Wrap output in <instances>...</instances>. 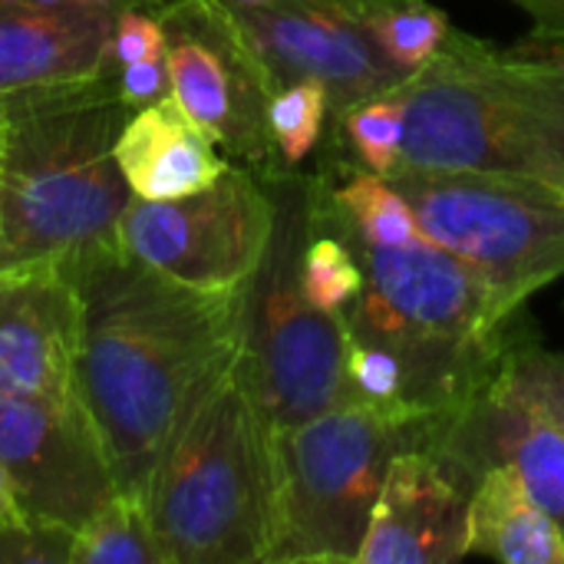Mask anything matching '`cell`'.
<instances>
[{
	"instance_id": "cell-1",
	"label": "cell",
	"mask_w": 564,
	"mask_h": 564,
	"mask_svg": "<svg viewBox=\"0 0 564 564\" xmlns=\"http://www.w3.org/2000/svg\"><path fill=\"white\" fill-rule=\"evenodd\" d=\"M66 264L79 294L76 400L102 440L116 489L145 502L165 449L241 350L245 284H182L119 241Z\"/></svg>"
},
{
	"instance_id": "cell-2",
	"label": "cell",
	"mask_w": 564,
	"mask_h": 564,
	"mask_svg": "<svg viewBox=\"0 0 564 564\" xmlns=\"http://www.w3.org/2000/svg\"><path fill=\"white\" fill-rule=\"evenodd\" d=\"M129 116L116 73L0 112V268L73 261L116 241L132 202L116 162Z\"/></svg>"
},
{
	"instance_id": "cell-3",
	"label": "cell",
	"mask_w": 564,
	"mask_h": 564,
	"mask_svg": "<svg viewBox=\"0 0 564 564\" xmlns=\"http://www.w3.org/2000/svg\"><path fill=\"white\" fill-rule=\"evenodd\" d=\"M397 93L406 109L400 169L499 172L564 188V50H506L453 26Z\"/></svg>"
},
{
	"instance_id": "cell-4",
	"label": "cell",
	"mask_w": 564,
	"mask_h": 564,
	"mask_svg": "<svg viewBox=\"0 0 564 564\" xmlns=\"http://www.w3.org/2000/svg\"><path fill=\"white\" fill-rule=\"evenodd\" d=\"M278 506V426L241 357L165 449L145 509L165 564H264Z\"/></svg>"
},
{
	"instance_id": "cell-5",
	"label": "cell",
	"mask_w": 564,
	"mask_h": 564,
	"mask_svg": "<svg viewBox=\"0 0 564 564\" xmlns=\"http://www.w3.org/2000/svg\"><path fill=\"white\" fill-rule=\"evenodd\" d=\"M354 245L364 291L344 317L347 334L387 347L403 364L410 403L426 420L482 393L522 311L509 317L463 261L430 241L370 248L354 238Z\"/></svg>"
},
{
	"instance_id": "cell-6",
	"label": "cell",
	"mask_w": 564,
	"mask_h": 564,
	"mask_svg": "<svg viewBox=\"0 0 564 564\" xmlns=\"http://www.w3.org/2000/svg\"><path fill=\"white\" fill-rule=\"evenodd\" d=\"M264 182L274 195V228L245 281L238 357L271 423L288 430L347 400V327L314 307L301 284L304 248L317 221V175L278 169Z\"/></svg>"
},
{
	"instance_id": "cell-7",
	"label": "cell",
	"mask_w": 564,
	"mask_h": 564,
	"mask_svg": "<svg viewBox=\"0 0 564 564\" xmlns=\"http://www.w3.org/2000/svg\"><path fill=\"white\" fill-rule=\"evenodd\" d=\"M430 423L340 403L278 430V506L264 564H357L393 456L423 446Z\"/></svg>"
},
{
	"instance_id": "cell-8",
	"label": "cell",
	"mask_w": 564,
	"mask_h": 564,
	"mask_svg": "<svg viewBox=\"0 0 564 564\" xmlns=\"http://www.w3.org/2000/svg\"><path fill=\"white\" fill-rule=\"evenodd\" d=\"M423 238L463 261L516 317L532 294L564 274V188L499 172L400 169Z\"/></svg>"
},
{
	"instance_id": "cell-9",
	"label": "cell",
	"mask_w": 564,
	"mask_h": 564,
	"mask_svg": "<svg viewBox=\"0 0 564 564\" xmlns=\"http://www.w3.org/2000/svg\"><path fill=\"white\" fill-rule=\"evenodd\" d=\"M274 195L248 165L182 198H132L116 241L149 268L205 291L241 288L271 238Z\"/></svg>"
},
{
	"instance_id": "cell-10",
	"label": "cell",
	"mask_w": 564,
	"mask_h": 564,
	"mask_svg": "<svg viewBox=\"0 0 564 564\" xmlns=\"http://www.w3.org/2000/svg\"><path fill=\"white\" fill-rule=\"evenodd\" d=\"M172 96L221 152L278 172L281 159L268 126L274 83L218 0H159Z\"/></svg>"
},
{
	"instance_id": "cell-11",
	"label": "cell",
	"mask_w": 564,
	"mask_h": 564,
	"mask_svg": "<svg viewBox=\"0 0 564 564\" xmlns=\"http://www.w3.org/2000/svg\"><path fill=\"white\" fill-rule=\"evenodd\" d=\"M0 466L26 519L69 532L119 492L102 440L79 400L0 387Z\"/></svg>"
},
{
	"instance_id": "cell-12",
	"label": "cell",
	"mask_w": 564,
	"mask_h": 564,
	"mask_svg": "<svg viewBox=\"0 0 564 564\" xmlns=\"http://www.w3.org/2000/svg\"><path fill=\"white\" fill-rule=\"evenodd\" d=\"M248 46L264 63L274 89L291 79H317L330 96V126L360 99L397 89V69L360 23L354 0H274L241 7L218 0Z\"/></svg>"
},
{
	"instance_id": "cell-13",
	"label": "cell",
	"mask_w": 564,
	"mask_h": 564,
	"mask_svg": "<svg viewBox=\"0 0 564 564\" xmlns=\"http://www.w3.org/2000/svg\"><path fill=\"white\" fill-rule=\"evenodd\" d=\"M473 482L426 446L393 456L357 564H453L466 555Z\"/></svg>"
},
{
	"instance_id": "cell-14",
	"label": "cell",
	"mask_w": 564,
	"mask_h": 564,
	"mask_svg": "<svg viewBox=\"0 0 564 564\" xmlns=\"http://www.w3.org/2000/svg\"><path fill=\"white\" fill-rule=\"evenodd\" d=\"M423 446L473 486L489 466H509L564 532V433L492 380L459 410L436 416Z\"/></svg>"
},
{
	"instance_id": "cell-15",
	"label": "cell",
	"mask_w": 564,
	"mask_h": 564,
	"mask_svg": "<svg viewBox=\"0 0 564 564\" xmlns=\"http://www.w3.org/2000/svg\"><path fill=\"white\" fill-rule=\"evenodd\" d=\"M79 294L66 261L0 268V387L76 400Z\"/></svg>"
},
{
	"instance_id": "cell-16",
	"label": "cell",
	"mask_w": 564,
	"mask_h": 564,
	"mask_svg": "<svg viewBox=\"0 0 564 564\" xmlns=\"http://www.w3.org/2000/svg\"><path fill=\"white\" fill-rule=\"evenodd\" d=\"M112 23L116 3L0 0V112L112 73Z\"/></svg>"
},
{
	"instance_id": "cell-17",
	"label": "cell",
	"mask_w": 564,
	"mask_h": 564,
	"mask_svg": "<svg viewBox=\"0 0 564 564\" xmlns=\"http://www.w3.org/2000/svg\"><path fill=\"white\" fill-rule=\"evenodd\" d=\"M116 162L132 198H182L208 188L231 165L172 93L126 119Z\"/></svg>"
},
{
	"instance_id": "cell-18",
	"label": "cell",
	"mask_w": 564,
	"mask_h": 564,
	"mask_svg": "<svg viewBox=\"0 0 564 564\" xmlns=\"http://www.w3.org/2000/svg\"><path fill=\"white\" fill-rule=\"evenodd\" d=\"M466 555L506 564H564V532L509 466H489L469 499Z\"/></svg>"
},
{
	"instance_id": "cell-19",
	"label": "cell",
	"mask_w": 564,
	"mask_h": 564,
	"mask_svg": "<svg viewBox=\"0 0 564 564\" xmlns=\"http://www.w3.org/2000/svg\"><path fill=\"white\" fill-rule=\"evenodd\" d=\"M330 162L340 165L337 155H330ZM340 169L344 175L337 169L327 172L324 165L317 172L324 188V205L360 245L410 248L426 241L413 205L393 185L390 175H377L360 165H340Z\"/></svg>"
},
{
	"instance_id": "cell-20",
	"label": "cell",
	"mask_w": 564,
	"mask_h": 564,
	"mask_svg": "<svg viewBox=\"0 0 564 564\" xmlns=\"http://www.w3.org/2000/svg\"><path fill=\"white\" fill-rule=\"evenodd\" d=\"M317 175V172H314ZM301 284L314 307H321L330 317H347L354 301L364 291V261L354 245V238L344 231V225L327 212L324 188L317 178V221L304 248L301 261Z\"/></svg>"
},
{
	"instance_id": "cell-21",
	"label": "cell",
	"mask_w": 564,
	"mask_h": 564,
	"mask_svg": "<svg viewBox=\"0 0 564 564\" xmlns=\"http://www.w3.org/2000/svg\"><path fill=\"white\" fill-rule=\"evenodd\" d=\"M69 564H165L149 509L132 496H109L76 532Z\"/></svg>"
},
{
	"instance_id": "cell-22",
	"label": "cell",
	"mask_w": 564,
	"mask_h": 564,
	"mask_svg": "<svg viewBox=\"0 0 564 564\" xmlns=\"http://www.w3.org/2000/svg\"><path fill=\"white\" fill-rule=\"evenodd\" d=\"M354 10L383 56L406 76L426 66L453 30L430 0H354Z\"/></svg>"
},
{
	"instance_id": "cell-23",
	"label": "cell",
	"mask_w": 564,
	"mask_h": 564,
	"mask_svg": "<svg viewBox=\"0 0 564 564\" xmlns=\"http://www.w3.org/2000/svg\"><path fill=\"white\" fill-rule=\"evenodd\" d=\"M492 387L529 403L564 433V354L545 347L542 337L522 321V314L516 317Z\"/></svg>"
},
{
	"instance_id": "cell-24",
	"label": "cell",
	"mask_w": 564,
	"mask_h": 564,
	"mask_svg": "<svg viewBox=\"0 0 564 564\" xmlns=\"http://www.w3.org/2000/svg\"><path fill=\"white\" fill-rule=\"evenodd\" d=\"M403 135H406V109L397 89L370 96L354 102L330 129L327 145L337 152H347L354 165L393 175L400 169L403 155Z\"/></svg>"
},
{
	"instance_id": "cell-25",
	"label": "cell",
	"mask_w": 564,
	"mask_h": 564,
	"mask_svg": "<svg viewBox=\"0 0 564 564\" xmlns=\"http://www.w3.org/2000/svg\"><path fill=\"white\" fill-rule=\"evenodd\" d=\"M271 139L281 159V169H297L330 129V96L317 79L281 83L268 106Z\"/></svg>"
},
{
	"instance_id": "cell-26",
	"label": "cell",
	"mask_w": 564,
	"mask_h": 564,
	"mask_svg": "<svg viewBox=\"0 0 564 564\" xmlns=\"http://www.w3.org/2000/svg\"><path fill=\"white\" fill-rule=\"evenodd\" d=\"M69 555L73 532L50 522L26 519L0 539V564H69Z\"/></svg>"
},
{
	"instance_id": "cell-27",
	"label": "cell",
	"mask_w": 564,
	"mask_h": 564,
	"mask_svg": "<svg viewBox=\"0 0 564 564\" xmlns=\"http://www.w3.org/2000/svg\"><path fill=\"white\" fill-rule=\"evenodd\" d=\"M116 73V89L119 96L129 102V109H142L152 106L159 99H165L172 93V79H169V63L162 59H145V63H132V66H119Z\"/></svg>"
},
{
	"instance_id": "cell-28",
	"label": "cell",
	"mask_w": 564,
	"mask_h": 564,
	"mask_svg": "<svg viewBox=\"0 0 564 564\" xmlns=\"http://www.w3.org/2000/svg\"><path fill=\"white\" fill-rule=\"evenodd\" d=\"M519 7L529 20V46H545V50H564V0H509Z\"/></svg>"
},
{
	"instance_id": "cell-29",
	"label": "cell",
	"mask_w": 564,
	"mask_h": 564,
	"mask_svg": "<svg viewBox=\"0 0 564 564\" xmlns=\"http://www.w3.org/2000/svg\"><path fill=\"white\" fill-rule=\"evenodd\" d=\"M23 522H26V516H23V509H20V499H17V492H13V482H10L7 469L0 466V539H3L10 529L23 525Z\"/></svg>"
},
{
	"instance_id": "cell-30",
	"label": "cell",
	"mask_w": 564,
	"mask_h": 564,
	"mask_svg": "<svg viewBox=\"0 0 564 564\" xmlns=\"http://www.w3.org/2000/svg\"><path fill=\"white\" fill-rule=\"evenodd\" d=\"M43 3H116V0H43Z\"/></svg>"
}]
</instances>
